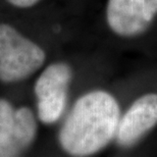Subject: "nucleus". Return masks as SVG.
I'll return each instance as SVG.
<instances>
[{"mask_svg": "<svg viewBox=\"0 0 157 157\" xmlns=\"http://www.w3.org/2000/svg\"><path fill=\"white\" fill-rule=\"evenodd\" d=\"M37 122L29 107L14 109L5 99H0V157L21 155L33 143Z\"/></svg>", "mask_w": 157, "mask_h": 157, "instance_id": "nucleus-4", "label": "nucleus"}, {"mask_svg": "<svg viewBox=\"0 0 157 157\" xmlns=\"http://www.w3.org/2000/svg\"><path fill=\"white\" fill-rule=\"evenodd\" d=\"M157 17V0H108L106 21L112 32L134 38L149 29Z\"/></svg>", "mask_w": 157, "mask_h": 157, "instance_id": "nucleus-5", "label": "nucleus"}, {"mask_svg": "<svg viewBox=\"0 0 157 157\" xmlns=\"http://www.w3.org/2000/svg\"><path fill=\"white\" fill-rule=\"evenodd\" d=\"M7 1L10 3V4L17 6V7L27 8V7H31V6H34L35 4H37L40 0H7Z\"/></svg>", "mask_w": 157, "mask_h": 157, "instance_id": "nucleus-7", "label": "nucleus"}, {"mask_svg": "<svg viewBox=\"0 0 157 157\" xmlns=\"http://www.w3.org/2000/svg\"><path fill=\"white\" fill-rule=\"evenodd\" d=\"M157 125V93L144 94L121 117L117 142L124 148L134 146Z\"/></svg>", "mask_w": 157, "mask_h": 157, "instance_id": "nucleus-6", "label": "nucleus"}, {"mask_svg": "<svg viewBox=\"0 0 157 157\" xmlns=\"http://www.w3.org/2000/svg\"><path fill=\"white\" fill-rule=\"evenodd\" d=\"M121 119L117 98L95 90L78 99L59 132V143L67 154L90 156L101 151L115 138Z\"/></svg>", "mask_w": 157, "mask_h": 157, "instance_id": "nucleus-1", "label": "nucleus"}, {"mask_svg": "<svg viewBox=\"0 0 157 157\" xmlns=\"http://www.w3.org/2000/svg\"><path fill=\"white\" fill-rule=\"evenodd\" d=\"M73 70L65 62L50 64L35 84L38 117L43 124H54L62 115L67 101Z\"/></svg>", "mask_w": 157, "mask_h": 157, "instance_id": "nucleus-3", "label": "nucleus"}, {"mask_svg": "<svg viewBox=\"0 0 157 157\" xmlns=\"http://www.w3.org/2000/svg\"><path fill=\"white\" fill-rule=\"evenodd\" d=\"M44 50L9 25L0 24V81L14 83L29 78L42 67Z\"/></svg>", "mask_w": 157, "mask_h": 157, "instance_id": "nucleus-2", "label": "nucleus"}]
</instances>
